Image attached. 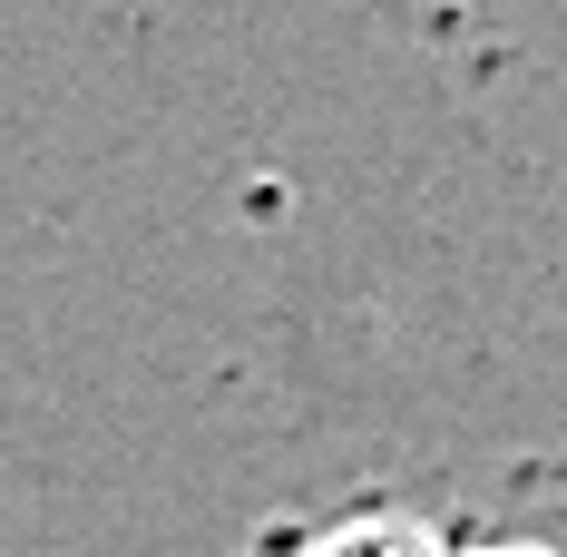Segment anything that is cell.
Here are the masks:
<instances>
[{
  "label": "cell",
  "instance_id": "2",
  "mask_svg": "<svg viewBox=\"0 0 567 557\" xmlns=\"http://www.w3.org/2000/svg\"><path fill=\"white\" fill-rule=\"evenodd\" d=\"M451 557H558V548H538V538H460Z\"/></svg>",
  "mask_w": 567,
  "mask_h": 557
},
{
  "label": "cell",
  "instance_id": "1",
  "mask_svg": "<svg viewBox=\"0 0 567 557\" xmlns=\"http://www.w3.org/2000/svg\"><path fill=\"white\" fill-rule=\"evenodd\" d=\"M245 557H451L411 508L362 499V508H323V518H275Z\"/></svg>",
  "mask_w": 567,
  "mask_h": 557
}]
</instances>
